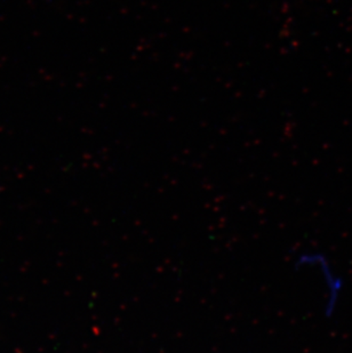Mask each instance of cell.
<instances>
[{
  "label": "cell",
  "mask_w": 352,
  "mask_h": 353,
  "mask_svg": "<svg viewBox=\"0 0 352 353\" xmlns=\"http://www.w3.org/2000/svg\"><path fill=\"white\" fill-rule=\"evenodd\" d=\"M295 267L313 270L318 274L325 288L324 312L327 316H334L342 300L344 279L338 274L329 257L322 252H303L296 259Z\"/></svg>",
  "instance_id": "cell-1"
}]
</instances>
